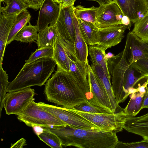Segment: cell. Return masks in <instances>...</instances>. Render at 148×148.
<instances>
[{"instance_id":"1","label":"cell","mask_w":148,"mask_h":148,"mask_svg":"<svg viewBox=\"0 0 148 148\" xmlns=\"http://www.w3.org/2000/svg\"><path fill=\"white\" fill-rule=\"evenodd\" d=\"M46 99L68 109L86 101L99 106L90 88L79 83L69 73L57 68L45 84Z\"/></svg>"},{"instance_id":"2","label":"cell","mask_w":148,"mask_h":148,"mask_svg":"<svg viewBox=\"0 0 148 148\" xmlns=\"http://www.w3.org/2000/svg\"><path fill=\"white\" fill-rule=\"evenodd\" d=\"M56 134L63 147L80 148H115L119 140L112 131L74 127L68 125L42 127Z\"/></svg>"},{"instance_id":"3","label":"cell","mask_w":148,"mask_h":148,"mask_svg":"<svg viewBox=\"0 0 148 148\" xmlns=\"http://www.w3.org/2000/svg\"><path fill=\"white\" fill-rule=\"evenodd\" d=\"M57 63L52 57L43 58L25 63L15 78L10 82L7 92L31 86L44 85L55 71Z\"/></svg>"},{"instance_id":"4","label":"cell","mask_w":148,"mask_h":148,"mask_svg":"<svg viewBox=\"0 0 148 148\" xmlns=\"http://www.w3.org/2000/svg\"><path fill=\"white\" fill-rule=\"evenodd\" d=\"M15 115L19 121L33 127L68 125L35 102L34 99L21 111Z\"/></svg>"},{"instance_id":"5","label":"cell","mask_w":148,"mask_h":148,"mask_svg":"<svg viewBox=\"0 0 148 148\" xmlns=\"http://www.w3.org/2000/svg\"><path fill=\"white\" fill-rule=\"evenodd\" d=\"M69 109L84 117L99 127L101 130L112 131L116 133L123 129L126 116L124 111L116 113H94Z\"/></svg>"},{"instance_id":"6","label":"cell","mask_w":148,"mask_h":148,"mask_svg":"<svg viewBox=\"0 0 148 148\" xmlns=\"http://www.w3.org/2000/svg\"><path fill=\"white\" fill-rule=\"evenodd\" d=\"M38 103L45 110L70 126L77 128L101 130L98 127L69 109L42 102Z\"/></svg>"},{"instance_id":"7","label":"cell","mask_w":148,"mask_h":148,"mask_svg":"<svg viewBox=\"0 0 148 148\" xmlns=\"http://www.w3.org/2000/svg\"><path fill=\"white\" fill-rule=\"evenodd\" d=\"M98 7L95 25L101 29L122 24L123 16L117 3L113 0H106L98 2Z\"/></svg>"},{"instance_id":"8","label":"cell","mask_w":148,"mask_h":148,"mask_svg":"<svg viewBox=\"0 0 148 148\" xmlns=\"http://www.w3.org/2000/svg\"><path fill=\"white\" fill-rule=\"evenodd\" d=\"M30 87L8 92L3 101L6 114H17L21 111L33 99L35 95Z\"/></svg>"},{"instance_id":"9","label":"cell","mask_w":148,"mask_h":148,"mask_svg":"<svg viewBox=\"0 0 148 148\" xmlns=\"http://www.w3.org/2000/svg\"><path fill=\"white\" fill-rule=\"evenodd\" d=\"M129 27L120 24L99 29L97 44L95 45L106 51L119 43L124 37L125 30Z\"/></svg>"},{"instance_id":"10","label":"cell","mask_w":148,"mask_h":148,"mask_svg":"<svg viewBox=\"0 0 148 148\" xmlns=\"http://www.w3.org/2000/svg\"><path fill=\"white\" fill-rule=\"evenodd\" d=\"M73 7L60 8L58 18L55 25L58 35L73 44L75 36L73 18Z\"/></svg>"},{"instance_id":"11","label":"cell","mask_w":148,"mask_h":148,"mask_svg":"<svg viewBox=\"0 0 148 148\" xmlns=\"http://www.w3.org/2000/svg\"><path fill=\"white\" fill-rule=\"evenodd\" d=\"M52 0H44L40 8L36 25L39 32L49 26L55 25L58 18L59 5Z\"/></svg>"},{"instance_id":"12","label":"cell","mask_w":148,"mask_h":148,"mask_svg":"<svg viewBox=\"0 0 148 148\" xmlns=\"http://www.w3.org/2000/svg\"><path fill=\"white\" fill-rule=\"evenodd\" d=\"M118 5L123 14L134 23L141 18L148 10L147 0H113Z\"/></svg>"},{"instance_id":"13","label":"cell","mask_w":148,"mask_h":148,"mask_svg":"<svg viewBox=\"0 0 148 148\" xmlns=\"http://www.w3.org/2000/svg\"><path fill=\"white\" fill-rule=\"evenodd\" d=\"M126 46L131 64L142 59H148V43L136 36L132 31L127 34Z\"/></svg>"},{"instance_id":"14","label":"cell","mask_w":148,"mask_h":148,"mask_svg":"<svg viewBox=\"0 0 148 148\" xmlns=\"http://www.w3.org/2000/svg\"><path fill=\"white\" fill-rule=\"evenodd\" d=\"M67 53L70 60L69 72L79 83L90 89L88 79V64L82 63L79 61L74 50L68 51Z\"/></svg>"},{"instance_id":"15","label":"cell","mask_w":148,"mask_h":148,"mask_svg":"<svg viewBox=\"0 0 148 148\" xmlns=\"http://www.w3.org/2000/svg\"><path fill=\"white\" fill-rule=\"evenodd\" d=\"M88 79L90 90L100 106L108 110L113 113L108 95L95 75L91 66L89 64L88 65Z\"/></svg>"},{"instance_id":"16","label":"cell","mask_w":148,"mask_h":148,"mask_svg":"<svg viewBox=\"0 0 148 148\" xmlns=\"http://www.w3.org/2000/svg\"><path fill=\"white\" fill-rule=\"evenodd\" d=\"M91 68L96 77L105 90L108 96L112 112L116 113L124 111L117 103L114 93L110 80L99 65L92 64Z\"/></svg>"},{"instance_id":"17","label":"cell","mask_w":148,"mask_h":148,"mask_svg":"<svg viewBox=\"0 0 148 148\" xmlns=\"http://www.w3.org/2000/svg\"><path fill=\"white\" fill-rule=\"evenodd\" d=\"M123 128L143 138L148 139V113L138 117L126 116Z\"/></svg>"},{"instance_id":"18","label":"cell","mask_w":148,"mask_h":148,"mask_svg":"<svg viewBox=\"0 0 148 148\" xmlns=\"http://www.w3.org/2000/svg\"><path fill=\"white\" fill-rule=\"evenodd\" d=\"M73 18L75 32L74 45L76 56L80 61L88 64V45L82 35L78 21L74 13Z\"/></svg>"},{"instance_id":"19","label":"cell","mask_w":148,"mask_h":148,"mask_svg":"<svg viewBox=\"0 0 148 148\" xmlns=\"http://www.w3.org/2000/svg\"><path fill=\"white\" fill-rule=\"evenodd\" d=\"M18 15L5 16L0 14V65L2 64L8 37L14 21Z\"/></svg>"},{"instance_id":"20","label":"cell","mask_w":148,"mask_h":148,"mask_svg":"<svg viewBox=\"0 0 148 148\" xmlns=\"http://www.w3.org/2000/svg\"><path fill=\"white\" fill-rule=\"evenodd\" d=\"M77 19L81 32L87 44L90 46L96 45L99 28L93 23Z\"/></svg>"},{"instance_id":"21","label":"cell","mask_w":148,"mask_h":148,"mask_svg":"<svg viewBox=\"0 0 148 148\" xmlns=\"http://www.w3.org/2000/svg\"><path fill=\"white\" fill-rule=\"evenodd\" d=\"M58 35L55 25L49 26L38 32L36 42L38 49L48 46L54 48Z\"/></svg>"},{"instance_id":"22","label":"cell","mask_w":148,"mask_h":148,"mask_svg":"<svg viewBox=\"0 0 148 148\" xmlns=\"http://www.w3.org/2000/svg\"><path fill=\"white\" fill-rule=\"evenodd\" d=\"M88 51L92 64H98L101 67L108 78L111 80L105 51L95 46H89Z\"/></svg>"},{"instance_id":"23","label":"cell","mask_w":148,"mask_h":148,"mask_svg":"<svg viewBox=\"0 0 148 148\" xmlns=\"http://www.w3.org/2000/svg\"><path fill=\"white\" fill-rule=\"evenodd\" d=\"M53 58L57 63V68L69 72V58L65 48L57 37L53 48Z\"/></svg>"},{"instance_id":"24","label":"cell","mask_w":148,"mask_h":148,"mask_svg":"<svg viewBox=\"0 0 148 148\" xmlns=\"http://www.w3.org/2000/svg\"><path fill=\"white\" fill-rule=\"evenodd\" d=\"M5 7H0V13L5 16L18 15L29 8V6L22 0H4Z\"/></svg>"},{"instance_id":"25","label":"cell","mask_w":148,"mask_h":148,"mask_svg":"<svg viewBox=\"0 0 148 148\" xmlns=\"http://www.w3.org/2000/svg\"><path fill=\"white\" fill-rule=\"evenodd\" d=\"M145 94L136 91L129 95L130 99L124 109V111L126 116H135L139 113L141 110Z\"/></svg>"},{"instance_id":"26","label":"cell","mask_w":148,"mask_h":148,"mask_svg":"<svg viewBox=\"0 0 148 148\" xmlns=\"http://www.w3.org/2000/svg\"><path fill=\"white\" fill-rule=\"evenodd\" d=\"M31 16L27 10L21 12L16 17L12 26L7 39L6 45L10 44L18 32L30 22Z\"/></svg>"},{"instance_id":"27","label":"cell","mask_w":148,"mask_h":148,"mask_svg":"<svg viewBox=\"0 0 148 148\" xmlns=\"http://www.w3.org/2000/svg\"><path fill=\"white\" fill-rule=\"evenodd\" d=\"M38 28L37 25H33L30 22L25 26L17 34L14 40L23 42L32 43L38 38Z\"/></svg>"},{"instance_id":"28","label":"cell","mask_w":148,"mask_h":148,"mask_svg":"<svg viewBox=\"0 0 148 148\" xmlns=\"http://www.w3.org/2000/svg\"><path fill=\"white\" fill-rule=\"evenodd\" d=\"M98 7L92 6L89 8L78 5L73 7V13L77 19L91 22L95 24L96 21V16Z\"/></svg>"},{"instance_id":"29","label":"cell","mask_w":148,"mask_h":148,"mask_svg":"<svg viewBox=\"0 0 148 148\" xmlns=\"http://www.w3.org/2000/svg\"><path fill=\"white\" fill-rule=\"evenodd\" d=\"M134 24L132 31L143 41L148 43V10Z\"/></svg>"},{"instance_id":"30","label":"cell","mask_w":148,"mask_h":148,"mask_svg":"<svg viewBox=\"0 0 148 148\" xmlns=\"http://www.w3.org/2000/svg\"><path fill=\"white\" fill-rule=\"evenodd\" d=\"M40 140L52 148H62L60 140L53 132L43 128L42 131L37 135Z\"/></svg>"},{"instance_id":"31","label":"cell","mask_w":148,"mask_h":148,"mask_svg":"<svg viewBox=\"0 0 148 148\" xmlns=\"http://www.w3.org/2000/svg\"><path fill=\"white\" fill-rule=\"evenodd\" d=\"M74 110L83 112L94 113H113L110 111L91 104L88 101L82 103L74 106Z\"/></svg>"},{"instance_id":"32","label":"cell","mask_w":148,"mask_h":148,"mask_svg":"<svg viewBox=\"0 0 148 148\" xmlns=\"http://www.w3.org/2000/svg\"><path fill=\"white\" fill-rule=\"evenodd\" d=\"M8 77L6 71H4L2 65H0V118H1V112L3 107V101L6 94L7 90L10 83L8 80Z\"/></svg>"},{"instance_id":"33","label":"cell","mask_w":148,"mask_h":148,"mask_svg":"<svg viewBox=\"0 0 148 148\" xmlns=\"http://www.w3.org/2000/svg\"><path fill=\"white\" fill-rule=\"evenodd\" d=\"M53 47L51 46L38 49L32 53L28 59L25 61V63H29L43 58H53Z\"/></svg>"},{"instance_id":"34","label":"cell","mask_w":148,"mask_h":148,"mask_svg":"<svg viewBox=\"0 0 148 148\" xmlns=\"http://www.w3.org/2000/svg\"><path fill=\"white\" fill-rule=\"evenodd\" d=\"M148 148V139L144 138L141 141L130 143L119 141L115 148Z\"/></svg>"},{"instance_id":"35","label":"cell","mask_w":148,"mask_h":148,"mask_svg":"<svg viewBox=\"0 0 148 148\" xmlns=\"http://www.w3.org/2000/svg\"><path fill=\"white\" fill-rule=\"evenodd\" d=\"M131 65L142 75L148 76V59L139 60Z\"/></svg>"},{"instance_id":"36","label":"cell","mask_w":148,"mask_h":148,"mask_svg":"<svg viewBox=\"0 0 148 148\" xmlns=\"http://www.w3.org/2000/svg\"><path fill=\"white\" fill-rule=\"evenodd\" d=\"M27 4L29 7V8L35 10L39 9L41 5L37 0H22Z\"/></svg>"},{"instance_id":"37","label":"cell","mask_w":148,"mask_h":148,"mask_svg":"<svg viewBox=\"0 0 148 148\" xmlns=\"http://www.w3.org/2000/svg\"><path fill=\"white\" fill-rule=\"evenodd\" d=\"M76 0H62L59 4L60 8L63 9L67 7L73 6Z\"/></svg>"},{"instance_id":"38","label":"cell","mask_w":148,"mask_h":148,"mask_svg":"<svg viewBox=\"0 0 148 148\" xmlns=\"http://www.w3.org/2000/svg\"><path fill=\"white\" fill-rule=\"evenodd\" d=\"M27 145L26 140L22 138L15 143L11 145L10 148H23L24 146Z\"/></svg>"},{"instance_id":"39","label":"cell","mask_w":148,"mask_h":148,"mask_svg":"<svg viewBox=\"0 0 148 148\" xmlns=\"http://www.w3.org/2000/svg\"><path fill=\"white\" fill-rule=\"evenodd\" d=\"M131 23L130 20L128 17L123 15L121 20L122 24L127 26L130 29L131 26Z\"/></svg>"},{"instance_id":"40","label":"cell","mask_w":148,"mask_h":148,"mask_svg":"<svg viewBox=\"0 0 148 148\" xmlns=\"http://www.w3.org/2000/svg\"><path fill=\"white\" fill-rule=\"evenodd\" d=\"M145 108H148V87L147 88L141 109Z\"/></svg>"},{"instance_id":"41","label":"cell","mask_w":148,"mask_h":148,"mask_svg":"<svg viewBox=\"0 0 148 148\" xmlns=\"http://www.w3.org/2000/svg\"><path fill=\"white\" fill-rule=\"evenodd\" d=\"M52 0L54 2H56L57 3H58L59 4L60 3V2L62 1V0Z\"/></svg>"},{"instance_id":"42","label":"cell","mask_w":148,"mask_h":148,"mask_svg":"<svg viewBox=\"0 0 148 148\" xmlns=\"http://www.w3.org/2000/svg\"><path fill=\"white\" fill-rule=\"evenodd\" d=\"M87 1H97V2H98L99 1H105V0H87Z\"/></svg>"},{"instance_id":"43","label":"cell","mask_w":148,"mask_h":148,"mask_svg":"<svg viewBox=\"0 0 148 148\" xmlns=\"http://www.w3.org/2000/svg\"><path fill=\"white\" fill-rule=\"evenodd\" d=\"M37 0L38 2H39L41 4L44 1V0Z\"/></svg>"},{"instance_id":"44","label":"cell","mask_w":148,"mask_h":148,"mask_svg":"<svg viewBox=\"0 0 148 148\" xmlns=\"http://www.w3.org/2000/svg\"><path fill=\"white\" fill-rule=\"evenodd\" d=\"M3 0H0V2L1 3V2H3Z\"/></svg>"},{"instance_id":"45","label":"cell","mask_w":148,"mask_h":148,"mask_svg":"<svg viewBox=\"0 0 148 148\" xmlns=\"http://www.w3.org/2000/svg\"><path fill=\"white\" fill-rule=\"evenodd\" d=\"M147 1L148 5V0H147Z\"/></svg>"}]
</instances>
